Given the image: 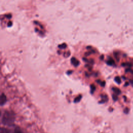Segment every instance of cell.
I'll return each instance as SVG.
<instances>
[{
  "label": "cell",
  "mask_w": 133,
  "mask_h": 133,
  "mask_svg": "<svg viewBox=\"0 0 133 133\" xmlns=\"http://www.w3.org/2000/svg\"><path fill=\"white\" fill-rule=\"evenodd\" d=\"M6 101V97L4 94H2L0 98V103L2 105H3Z\"/></svg>",
  "instance_id": "2"
},
{
  "label": "cell",
  "mask_w": 133,
  "mask_h": 133,
  "mask_svg": "<svg viewBox=\"0 0 133 133\" xmlns=\"http://www.w3.org/2000/svg\"><path fill=\"white\" fill-rule=\"evenodd\" d=\"M115 81L118 84H120L121 82V78H120L119 77H118V76H116V77H115Z\"/></svg>",
  "instance_id": "7"
},
{
  "label": "cell",
  "mask_w": 133,
  "mask_h": 133,
  "mask_svg": "<svg viewBox=\"0 0 133 133\" xmlns=\"http://www.w3.org/2000/svg\"><path fill=\"white\" fill-rule=\"evenodd\" d=\"M71 62H72V63L75 65V66H77L79 64V61L75 58H72V59H71Z\"/></svg>",
  "instance_id": "3"
},
{
  "label": "cell",
  "mask_w": 133,
  "mask_h": 133,
  "mask_svg": "<svg viewBox=\"0 0 133 133\" xmlns=\"http://www.w3.org/2000/svg\"><path fill=\"white\" fill-rule=\"evenodd\" d=\"M14 133H23L22 131L20 130V129L18 127H17L15 128Z\"/></svg>",
  "instance_id": "5"
},
{
  "label": "cell",
  "mask_w": 133,
  "mask_h": 133,
  "mask_svg": "<svg viewBox=\"0 0 133 133\" xmlns=\"http://www.w3.org/2000/svg\"><path fill=\"white\" fill-rule=\"evenodd\" d=\"M113 90L114 91V92H115L116 94H119L121 93V91L118 88H113Z\"/></svg>",
  "instance_id": "6"
},
{
  "label": "cell",
  "mask_w": 133,
  "mask_h": 133,
  "mask_svg": "<svg viewBox=\"0 0 133 133\" xmlns=\"http://www.w3.org/2000/svg\"><path fill=\"white\" fill-rule=\"evenodd\" d=\"M81 98V96H79V97L78 96L77 98H76L74 99V102H78V101L80 100Z\"/></svg>",
  "instance_id": "8"
},
{
  "label": "cell",
  "mask_w": 133,
  "mask_h": 133,
  "mask_svg": "<svg viewBox=\"0 0 133 133\" xmlns=\"http://www.w3.org/2000/svg\"><path fill=\"white\" fill-rule=\"evenodd\" d=\"M15 121V115L12 112L6 111L2 118V123L4 125L7 126H12Z\"/></svg>",
  "instance_id": "1"
},
{
  "label": "cell",
  "mask_w": 133,
  "mask_h": 133,
  "mask_svg": "<svg viewBox=\"0 0 133 133\" xmlns=\"http://www.w3.org/2000/svg\"><path fill=\"white\" fill-rule=\"evenodd\" d=\"M113 99H114V100H116L117 99V97L116 96L114 97V95L113 96Z\"/></svg>",
  "instance_id": "10"
},
{
  "label": "cell",
  "mask_w": 133,
  "mask_h": 133,
  "mask_svg": "<svg viewBox=\"0 0 133 133\" xmlns=\"http://www.w3.org/2000/svg\"><path fill=\"white\" fill-rule=\"evenodd\" d=\"M0 133H9V131L5 128L1 127L0 129Z\"/></svg>",
  "instance_id": "4"
},
{
  "label": "cell",
  "mask_w": 133,
  "mask_h": 133,
  "mask_svg": "<svg viewBox=\"0 0 133 133\" xmlns=\"http://www.w3.org/2000/svg\"><path fill=\"white\" fill-rule=\"evenodd\" d=\"M114 63V61L113 60H110L108 61H107V63L109 65H112Z\"/></svg>",
  "instance_id": "9"
},
{
  "label": "cell",
  "mask_w": 133,
  "mask_h": 133,
  "mask_svg": "<svg viewBox=\"0 0 133 133\" xmlns=\"http://www.w3.org/2000/svg\"><path fill=\"white\" fill-rule=\"evenodd\" d=\"M11 22H9V23H8V25H9V26H10L11 25Z\"/></svg>",
  "instance_id": "11"
}]
</instances>
